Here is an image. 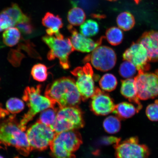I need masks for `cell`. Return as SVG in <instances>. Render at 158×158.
I'll return each instance as SVG.
<instances>
[{
	"label": "cell",
	"instance_id": "cell-16",
	"mask_svg": "<svg viewBox=\"0 0 158 158\" xmlns=\"http://www.w3.org/2000/svg\"><path fill=\"white\" fill-rule=\"evenodd\" d=\"M120 92L124 97L135 104L139 110L142 108V104L139 101L138 92L134 79L128 78L122 81Z\"/></svg>",
	"mask_w": 158,
	"mask_h": 158
},
{
	"label": "cell",
	"instance_id": "cell-25",
	"mask_svg": "<svg viewBox=\"0 0 158 158\" xmlns=\"http://www.w3.org/2000/svg\"><path fill=\"white\" fill-rule=\"evenodd\" d=\"M103 127L108 133L114 134L120 131L121 128V122L117 116L110 115L108 116L104 120Z\"/></svg>",
	"mask_w": 158,
	"mask_h": 158
},
{
	"label": "cell",
	"instance_id": "cell-28",
	"mask_svg": "<svg viewBox=\"0 0 158 158\" xmlns=\"http://www.w3.org/2000/svg\"><path fill=\"white\" fill-rule=\"evenodd\" d=\"M31 74L35 80L40 82H44L48 76L47 67L42 64H35L31 69Z\"/></svg>",
	"mask_w": 158,
	"mask_h": 158
},
{
	"label": "cell",
	"instance_id": "cell-6",
	"mask_svg": "<svg viewBox=\"0 0 158 158\" xmlns=\"http://www.w3.org/2000/svg\"><path fill=\"white\" fill-rule=\"evenodd\" d=\"M83 124L82 114L78 109L75 106H63L57 112L56 121L51 127L59 133L80 128Z\"/></svg>",
	"mask_w": 158,
	"mask_h": 158
},
{
	"label": "cell",
	"instance_id": "cell-22",
	"mask_svg": "<svg viewBox=\"0 0 158 158\" xmlns=\"http://www.w3.org/2000/svg\"><path fill=\"white\" fill-rule=\"evenodd\" d=\"M116 22L119 28L124 31H128L133 28L135 24L134 16L128 12H123L118 15Z\"/></svg>",
	"mask_w": 158,
	"mask_h": 158
},
{
	"label": "cell",
	"instance_id": "cell-33",
	"mask_svg": "<svg viewBox=\"0 0 158 158\" xmlns=\"http://www.w3.org/2000/svg\"><path fill=\"white\" fill-rule=\"evenodd\" d=\"M20 31L25 35L31 34L32 33L34 27L31 21L25 22L18 23L15 26Z\"/></svg>",
	"mask_w": 158,
	"mask_h": 158
},
{
	"label": "cell",
	"instance_id": "cell-35",
	"mask_svg": "<svg viewBox=\"0 0 158 158\" xmlns=\"http://www.w3.org/2000/svg\"><path fill=\"white\" fill-rule=\"evenodd\" d=\"M92 17L94 18L98 19H102L105 17V15H99L97 14H93L91 15Z\"/></svg>",
	"mask_w": 158,
	"mask_h": 158
},
{
	"label": "cell",
	"instance_id": "cell-24",
	"mask_svg": "<svg viewBox=\"0 0 158 158\" xmlns=\"http://www.w3.org/2000/svg\"><path fill=\"white\" fill-rule=\"evenodd\" d=\"M99 27L97 22L92 19H88L81 25V34L86 37L94 36L98 32Z\"/></svg>",
	"mask_w": 158,
	"mask_h": 158
},
{
	"label": "cell",
	"instance_id": "cell-5",
	"mask_svg": "<svg viewBox=\"0 0 158 158\" xmlns=\"http://www.w3.org/2000/svg\"><path fill=\"white\" fill-rule=\"evenodd\" d=\"M81 140L73 130L57 133L50 147L55 158H74V153L79 147Z\"/></svg>",
	"mask_w": 158,
	"mask_h": 158
},
{
	"label": "cell",
	"instance_id": "cell-7",
	"mask_svg": "<svg viewBox=\"0 0 158 158\" xmlns=\"http://www.w3.org/2000/svg\"><path fill=\"white\" fill-rule=\"evenodd\" d=\"M26 134L31 151L46 149L50 146L55 136L52 128L38 121L27 130Z\"/></svg>",
	"mask_w": 158,
	"mask_h": 158
},
{
	"label": "cell",
	"instance_id": "cell-9",
	"mask_svg": "<svg viewBox=\"0 0 158 158\" xmlns=\"http://www.w3.org/2000/svg\"><path fill=\"white\" fill-rule=\"evenodd\" d=\"M77 78L76 85L81 98L84 100L91 98L94 94V72L91 65L86 63L83 67H79L71 72Z\"/></svg>",
	"mask_w": 158,
	"mask_h": 158
},
{
	"label": "cell",
	"instance_id": "cell-20",
	"mask_svg": "<svg viewBox=\"0 0 158 158\" xmlns=\"http://www.w3.org/2000/svg\"><path fill=\"white\" fill-rule=\"evenodd\" d=\"M20 31L17 27H11L6 29L3 34L4 43L7 46L13 47L18 44L20 40Z\"/></svg>",
	"mask_w": 158,
	"mask_h": 158
},
{
	"label": "cell",
	"instance_id": "cell-15",
	"mask_svg": "<svg viewBox=\"0 0 158 158\" xmlns=\"http://www.w3.org/2000/svg\"><path fill=\"white\" fill-rule=\"evenodd\" d=\"M147 51L150 62H158V31L143 33L138 41Z\"/></svg>",
	"mask_w": 158,
	"mask_h": 158
},
{
	"label": "cell",
	"instance_id": "cell-17",
	"mask_svg": "<svg viewBox=\"0 0 158 158\" xmlns=\"http://www.w3.org/2000/svg\"><path fill=\"white\" fill-rule=\"evenodd\" d=\"M42 23L47 28L46 31L47 35L50 36L55 35L57 37L62 35L59 30L62 28L64 24L62 19L59 15L47 12L42 19Z\"/></svg>",
	"mask_w": 158,
	"mask_h": 158
},
{
	"label": "cell",
	"instance_id": "cell-11",
	"mask_svg": "<svg viewBox=\"0 0 158 158\" xmlns=\"http://www.w3.org/2000/svg\"><path fill=\"white\" fill-rule=\"evenodd\" d=\"M116 158H148L150 152L147 146L140 143L138 138L132 137L115 145Z\"/></svg>",
	"mask_w": 158,
	"mask_h": 158
},
{
	"label": "cell",
	"instance_id": "cell-4",
	"mask_svg": "<svg viewBox=\"0 0 158 158\" xmlns=\"http://www.w3.org/2000/svg\"><path fill=\"white\" fill-rule=\"evenodd\" d=\"M42 40L50 49L47 56L48 60L58 59L63 69L70 68L69 56L75 50L70 39L65 38L62 35L58 37L47 35L43 37Z\"/></svg>",
	"mask_w": 158,
	"mask_h": 158
},
{
	"label": "cell",
	"instance_id": "cell-29",
	"mask_svg": "<svg viewBox=\"0 0 158 158\" xmlns=\"http://www.w3.org/2000/svg\"><path fill=\"white\" fill-rule=\"evenodd\" d=\"M137 69L133 63L129 61L125 60L120 65L119 74L124 78H131L137 72Z\"/></svg>",
	"mask_w": 158,
	"mask_h": 158
},
{
	"label": "cell",
	"instance_id": "cell-10",
	"mask_svg": "<svg viewBox=\"0 0 158 158\" xmlns=\"http://www.w3.org/2000/svg\"><path fill=\"white\" fill-rule=\"evenodd\" d=\"M134 80L140 100H147L158 96V71L156 73L138 72Z\"/></svg>",
	"mask_w": 158,
	"mask_h": 158
},
{
	"label": "cell",
	"instance_id": "cell-30",
	"mask_svg": "<svg viewBox=\"0 0 158 158\" xmlns=\"http://www.w3.org/2000/svg\"><path fill=\"white\" fill-rule=\"evenodd\" d=\"M24 102L17 98H11L7 101L6 103V108L8 111L12 114L19 113L24 109Z\"/></svg>",
	"mask_w": 158,
	"mask_h": 158
},
{
	"label": "cell",
	"instance_id": "cell-1",
	"mask_svg": "<svg viewBox=\"0 0 158 158\" xmlns=\"http://www.w3.org/2000/svg\"><path fill=\"white\" fill-rule=\"evenodd\" d=\"M45 96L61 107L75 106L80 103L81 99L76 81L70 77H63L48 84Z\"/></svg>",
	"mask_w": 158,
	"mask_h": 158
},
{
	"label": "cell",
	"instance_id": "cell-31",
	"mask_svg": "<svg viewBox=\"0 0 158 158\" xmlns=\"http://www.w3.org/2000/svg\"><path fill=\"white\" fill-rule=\"evenodd\" d=\"M147 117L152 121H158V100L150 104L147 106L146 110Z\"/></svg>",
	"mask_w": 158,
	"mask_h": 158
},
{
	"label": "cell",
	"instance_id": "cell-12",
	"mask_svg": "<svg viewBox=\"0 0 158 158\" xmlns=\"http://www.w3.org/2000/svg\"><path fill=\"white\" fill-rule=\"evenodd\" d=\"M123 60L135 65L138 72H147L151 68L147 50L140 43H134L123 55Z\"/></svg>",
	"mask_w": 158,
	"mask_h": 158
},
{
	"label": "cell",
	"instance_id": "cell-14",
	"mask_svg": "<svg viewBox=\"0 0 158 158\" xmlns=\"http://www.w3.org/2000/svg\"><path fill=\"white\" fill-rule=\"evenodd\" d=\"M91 106L93 111L100 115H107L114 112L115 106L112 98L107 94L96 88L92 97Z\"/></svg>",
	"mask_w": 158,
	"mask_h": 158
},
{
	"label": "cell",
	"instance_id": "cell-39",
	"mask_svg": "<svg viewBox=\"0 0 158 158\" xmlns=\"http://www.w3.org/2000/svg\"></svg>",
	"mask_w": 158,
	"mask_h": 158
},
{
	"label": "cell",
	"instance_id": "cell-27",
	"mask_svg": "<svg viewBox=\"0 0 158 158\" xmlns=\"http://www.w3.org/2000/svg\"><path fill=\"white\" fill-rule=\"evenodd\" d=\"M57 112L54 108H50L41 112L38 122L51 127L56 121Z\"/></svg>",
	"mask_w": 158,
	"mask_h": 158
},
{
	"label": "cell",
	"instance_id": "cell-32",
	"mask_svg": "<svg viewBox=\"0 0 158 158\" xmlns=\"http://www.w3.org/2000/svg\"><path fill=\"white\" fill-rule=\"evenodd\" d=\"M15 26L12 19L7 14L2 11L0 13V27L2 30H6Z\"/></svg>",
	"mask_w": 158,
	"mask_h": 158
},
{
	"label": "cell",
	"instance_id": "cell-37",
	"mask_svg": "<svg viewBox=\"0 0 158 158\" xmlns=\"http://www.w3.org/2000/svg\"><path fill=\"white\" fill-rule=\"evenodd\" d=\"M2 31V29H1V27H0V32H1V31Z\"/></svg>",
	"mask_w": 158,
	"mask_h": 158
},
{
	"label": "cell",
	"instance_id": "cell-8",
	"mask_svg": "<svg viewBox=\"0 0 158 158\" xmlns=\"http://www.w3.org/2000/svg\"><path fill=\"white\" fill-rule=\"evenodd\" d=\"M117 57L112 48L99 46L84 59V63L90 62L95 68L102 72H106L113 69L116 64Z\"/></svg>",
	"mask_w": 158,
	"mask_h": 158
},
{
	"label": "cell",
	"instance_id": "cell-3",
	"mask_svg": "<svg viewBox=\"0 0 158 158\" xmlns=\"http://www.w3.org/2000/svg\"><path fill=\"white\" fill-rule=\"evenodd\" d=\"M41 85L35 87L27 86L25 88L23 100L26 102L29 108L28 111L22 119L20 125L23 130L26 128L27 124L32 120L36 114L47 109L52 108L54 103L46 96L41 95Z\"/></svg>",
	"mask_w": 158,
	"mask_h": 158
},
{
	"label": "cell",
	"instance_id": "cell-38",
	"mask_svg": "<svg viewBox=\"0 0 158 158\" xmlns=\"http://www.w3.org/2000/svg\"><path fill=\"white\" fill-rule=\"evenodd\" d=\"M0 158H4L3 157H2V156H0Z\"/></svg>",
	"mask_w": 158,
	"mask_h": 158
},
{
	"label": "cell",
	"instance_id": "cell-23",
	"mask_svg": "<svg viewBox=\"0 0 158 158\" xmlns=\"http://www.w3.org/2000/svg\"><path fill=\"white\" fill-rule=\"evenodd\" d=\"M106 38L110 44L116 46L123 41V33L120 28L112 27L108 29L106 33Z\"/></svg>",
	"mask_w": 158,
	"mask_h": 158
},
{
	"label": "cell",
	"instance_id": "cell-18",
	"mask_svg": "<svg viewBox=\"0 0 158 158\" xmlns=\"http://www.w3.org/2000/svg\"><path fill=\"white\" fill-rule=\"evenodd\" d=\"M139 111L135 104L124 102L115 106L114 112L119 118L126 119L133 117Z\"/></svg>",
	"mask_w": 158,
	"mask_h": 158
},
{
	"label": "cell",
	"instance_id": "cell-2",
	"mask_svg": "<svg viewBox=\"0 0 158 158\" xmlns=\"http://www.w3.org/2000/svg\"><path fill=\"white\" fill-rule=\"evenodd\" d=\"M0 141L5 145L15 147L25 156L31 151L26 133L12 118L0 124Z\"/></svg>",
	"mask_w": 158,
	"mask_h": 158
},
{
	"label": "cell",
	"instance_id": "cell-21",
	"mask_svg": "<svg viewBox=\"0 0 158 158\" xmlns=\"http://www.w3.org/2000/svg\"><path fill=\"white\" fill-rule=\"evenodd\" d=\"M86 18L85 13L83 10L78 7H73L68 13V22L71 25L74 26H78L82 24Z\"/></svg>",
	"mask_w": 158,
	"mask_h": 158
},
{
	"label": "cell",
	"instance_id": "cell-34",
	"mask_svg": "<svg viewBox=\"0 0 158 158\" xmlns=\"http://www.w3.org/2000/svg\"><path fill=\"white\" fill-rule=\"evenodd\" d=\"M120 141L119 138L114 137H107L102 138L101 140V143L104 145H109L110 144H116Z\"/></svg>",
	"mask_w": 158,
	"mask_h": 158
},
{
	"label": "cell",
	"instance_id": "cell-19",
	"mask_svg": "<svg viewBox=\"0 0 158 158\" xmlns=\"http://www.w3.org/2000/svg\"><path fill=\"white\" fill-rule=\"evenodd\" d=\"M2 11L11 18L14 23L15 26L19 23L31 21L30 18L23 13L16 3L12 4L10 6L3 10Z\"/></svg>",
	"mask_w": 158,
	"mask_h": 158
},
{
	"label": "cell",
	"instance_id": "cell-26",
	"mask_svg": "<svg viewBox=\"0 0 158 158\" xmlns=\"http://www.w3.org/2000/svg\"><path fill=\"white\" fill-rule=\"evenodd\" d=\"M99 84L100 88L104 91L111 92L116 89L118 81L114 75L107 73L103 75L101 78Z\"/></svg>",
	"mask_w": 158,
	"mask_h": 158
},
{
	"label": "cell",
	"instance_id": "cell-36",
	"mask_svg": "<svg viewBox=\"0 0 158 158\" xmlns=\"http://www.w3.org/2000/svg\"><path fill=\"white\" fill-rule=\"evenodd\" d=\"M133 1L135 2V3L136 4L138 5L140 3V2H141L142 0H133Z\"/></svg>",
	"mask_w": 158,
	"mask_h": 158
},
{
	"label": "cell",
	"instance_id": "cell-13",
	"mask_svg": "<svg viewBox=\"0 0 158 158\" xmlns=\"http://www.w3.org/2000/svg\"><path fill=\"white\" fill-rule=\"evenodd\" d=\"M68 29L71 33V36L69 39L75 50L81 52L89 53L92 52L102 44V41L105 38L104 36H102L98 40L95 41L81 33H79L72 25H69Z\"/></svg>",
	"mask_w": 158,
	"mask_h": 158
}]
</instances>
